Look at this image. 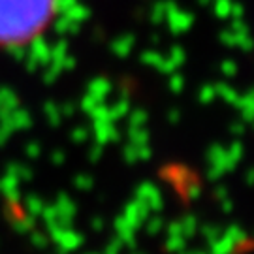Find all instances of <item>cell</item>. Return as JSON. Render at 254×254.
<instances>
[{
    "label": "cell",
    "instance_id": "1",
    "mask_svg": "<svg viewBox=\"0 0 254 254\" xmlns=\"http://www.w3.org/2000/svg\"><path fill=\"white\" fill-rule=\"evenodd\" d=\"M59 0H0V47H23L44 36Z\"/></svg>",
    "mask_w": 254,
    "mask_h": 254
}]
</instances>
